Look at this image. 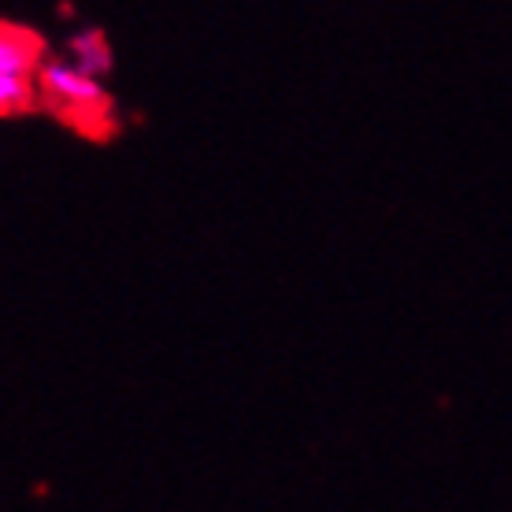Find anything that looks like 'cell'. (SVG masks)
Listing matches in <instances>:
<instances>
[{
	"instance_id": "obj_1",
	"label": "cell",
	"mask_w": 512,
	"mask_h": 512,
	"mask_svg": "<svg viewBox=\"0 0 512 512\" xmlns=\"http://www.w3.org/2000/svg\"><path fill=\"white\" fill-rule=\"evenodd\" d=\"M38 104L82 134H108L116 119V104H112L104 78L78 67L67 52L45 56L38 75Z\"/></svg>"
},
{
	"instance_id": "obj_2",
	"label": "cell",
	"mask_w": 512,
	"mask_h": 512,
	"mask_svg": "<svg viewBox=\"0 0 512 512\" xmlns=\"http://www.w3.org/2000/svg\"><path fill=\"white\" fill-rule=\"evenodd\" d=\"M45 64L41 38H34L26 26H0V112L15 116L38 104V75Z\"/></svg>"
},
{
	"instance_id": "obj_3",
	"label": "cell",
	"mask_w": 512,
	"mask_h": 512,
	"mask_svg": "<svg viewBox=\"0 0 512 512\" xmlns=\"http://www.w3.org/2000/svg\"><path fill=\"white\" fill-rule=\"evenodd\" d=\"M64 52L78 67H86V71H93V75H101V78H108L112 75V67H116V52H112L108 38H104L97 26H82V30H75V34L67 38Z\"/></svg>"
}]
</instances>
